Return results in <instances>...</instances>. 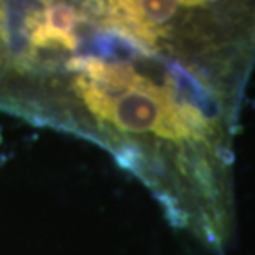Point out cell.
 I'll use <instances>...</instances> for the list:
<instances>
[]
</instances>
